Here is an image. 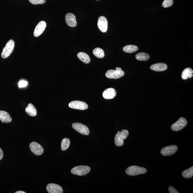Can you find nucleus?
<instances>
[{
  "label": "nucleus",
  "instance_id": "nucleus-1",
  "mask_svg": "<svg viewBox=\"0 0 193 193\" xmlns=\"http://www.w3.org/2000/svg\"><path fill=\"white\" fill-rule=\"evenodd\" d=\"M129 134L128 130H122L121 132L118 131L114 137L115 144L117 146H123L124 144V140L126 139Z\"/></svg>",
  "mask_w": 193,
  "mask_h": 193
},
{
  "label": "nucleus",
  "instance_id": "nucleus-2",
  "mask_svg": "<svg viewBox=\"0 0 193 193\" xmlns=\"http://www.w3.org/2000/svg\"><path fill=\"white\" fill-rule=\"evenodd\" d=\"M147 171L146 169L145 168L136 166H133L127 168L125 172L127 175L130 176H135L139 175L145 174L147 172Z\"/></svg>",
  "mask_w": 193,
  "mask_h": 193
},
{
  "label": "nucleus",
  "instance_id": "nucleus-3",
  "mask_svg": "<svg viewBox=\"0 0 193 193\" xmlns=\"http://www.w3.org/2000/svg\"><path fill=\"white\" fill-rule=\"evenodd\" d=\"M125 72L120 67H116V70H110L106 72V77L109 79H117L121 78L124 75Z\"/></svg>",
  "mask_w": 193,
  "mask_h": 193
},
{
  "label": "nucleus",
  "instance_id": "nucleus-4",
  "mask_svg": "<svg viewBox=\"0 0 193 193\" xmlns=\"http://www.w3.org/2000/svg\"><path fill=\"white\" fill-rule=\"evenodd\" d=\"M15 43L13 40H10L3 48L1 54V57L3 58H6L11 54L15 47Z\"/></svg>",
  "mask_w": 193,
  "mask_h": 193
},
{
  "label": "nucleus",
  "instance_id": "nucleus-5",
  "mask_svg": "<svg viewBox=\"0 0 193 193\" xmlns=\"http://www.w3.org/2000/svg\"><path fill=\"white\" fill-rule=\"evenodd\" d=\"M91 170V169L89 166H79L73 168L71 170V172L72 174L83 176L87 174Z\"/></svg>",
  "mask_w": 193,
  "mask_h": 193
},
{
  "label": "nucleus",
  "instance_id": "nucleus-6",
  "mask_svg": "<svg viewBox=\"0 0 193 193\" xmlns=\"http://www.w3.org/2000/svg\"><path fill=\"white\" fill-rule=\"evenodd\" d=\"M69 107L71 109L84 110L88 107V104L85 102L81 101H75L71 102L68 104Z\"/></svg>",
  "mask_w": 193,
  "mask_h": 193
},
{
  "label": "nucleus",
  "instance_id": "nucleus-7",
  "mask_svg": "<svg viewBox=\"0 0 193 193\" xmlns=\"http://www.w3.org/2000/svg\"><path fill=\"white\" fill-rule=\"evenodd\" d=\"M72 126L73 128L81 134L88 135L90 134L89 129L82 123H74L73 124Z\"/></svg>",
  "mask_w": 193,
  "mask_h": 193
},
{
  "label": "nucleus",
  "instance_id": "nucleus-8",
  "mask_svg": "<svg viewBox=\"0 0 193 193\" xmlns=\"http://www.w3.org/2000/svg\"><path fill=\"white\" fill-rule=\"evenodd\" d=\"M187 121L185 118L181 117L179 118L176 123L171 125V128L172 130L175 131L181 130L184 128L186 125Z\"/></svg>",
  "mask_w": 193,
  "mask_h": 193
},
{
  "label": "nucleus",
  "instance_id": "nucleus-9",
  "mask_svg": "<svg viewBox=\"0 0 193 193\" xmlns=\"http://www.w3.org/2000/svg\"><path fill=\"white\" fill-rule=\"evenodd\" d=\"M29 147L32 152L36 155L40 156L43 153V147L38 143L35 142H32L30 143Z\"/></svg>",
  "mask_w": 193,
  "mask_h": 193
},
{
  "label": "nucleus",
  "instance_id": "nucleus-10",
  "mask_svg": "<svg viewBox=\"0 0 193 193\" xmlns=\"http://www.w3.org/2000/svg\"><path fill=\"white\" fill-rule=\"evenodd\" d=\"M178 148L176 145H171L162 148L161 154L164 156H168L173 155L178 150Z\"/></svg>",
  "mask_w": 193,
  "mask_h": 193
},
{
  "label": "nucleus",
  "instance_id": "nucleus-11",
  "mask_svg": "<svg viewBox=\"0 0 193 193\" xmlns=\"http://www.w3.org/2000/svg\"><path fill=\"white\" fill-rule=\"evenodd\" d=\"M97 25L101 31L103 33L106 32L107 30L108 25V21L106 18L103 16L99 17Z\"/></svg>",
  "mask_w": 193,
  "mask_h": 193
},
{
  "label": "nucleus",
  "instance_id": "nucleus-12",
  "mask_svg": "<svg viewBox=\"0 0 193 193\" xmlns=\"http://www.w3.org/2000/svg\"><path fill=\"white\" fill-rule=\"evenodd\" d=\"M46 189L49 193H62L63 189L58 184L51 183L47 186Z\"/></svg>",
  "mask_w": 193,
  "mask_h": 193
},
{
  "label": "nucleus",
  "instance_id": "nucleus-13",
  "mask_svg": "<svg viewBox=\"0 0 193 193\" xmlns=\"http://www.w3.org/2000/svg\"><path fill=\"white\" fill-rule=\"evenodd\" d=\"M46 23L45 21H41L37 25L35 28L34 35L35 37H38L42 34L46 27Z\"/></svg>",
  "mask_w": 193,
  "mask_h": 193
},
{
  "label": "nucleus",
  "instance_id": "nucleus-14",
  "mask_svg": "<svg viewBox=\"0 0 193 193\" xmlns=\"http://www.w3.org/2000/svg\"><path fill=\"white\" fill-rule=\"evenodd\" d=\"M66 23L71 27H75L77 25L75 16L73 14L68 13L66 14L65 17Z\"/></svg>",
  "mask_w": 193,
  "mask_h": 193
},
{
  "label": "nucleus",
  "instance_id": "nucleus-15",
  "mask_svg": "<svg viewBox=\"0 0 193 193\" xmlns=\"http://www.w3.org/2000/svg\"><path fill=\"white\" fill-rule=\"evenodd\" d=\"M116 93V90L114 88H109L103 92V96L104 99L110 100L114 98Z\"/></svg>",
  "mask_w": 193,
  "mask_h": 193
},
{
  "label": "nucleus",
  "instance_id": "nucleus-16",
  "mask_svg": "<svg viewBox=\"0 0 193 193\" xmlns=\"http://www.w3.org/2000/svg\"><path fill=\"white\" fill-rule=\"evenodd\" d=\"M167 65L164 63H158L155 64L150 66L151 70L155 71H163L167 70Z\"/></svg>",
  "mask_w": 193,
  "mask_h": 193
},
{
  "label": "nucleus",
  "instance_id": "nucleus-17",
  "mask_svg": "<svg viewBox=\"0 0 193 193\" xmlns=\"http://www.w3.org/2000/svg\"><path fill=\"white\" fill-rule=\"evenodd\" d=\"M0 120L3 123H8L12 121V118L6 112L0 110Z\"/></svg>",
  "mask_w": 193,
  "mask_h": 193
},
{
  "label": "nucleus",
  "instance_id": "nucleus-18",
  "mask_svg": "<svg viewBox=\"0 0 193 193\" xmlns=\"http://www.w3.org/2000/svg\"><path fill=\"white\" fill-rule=\"evenodd\" d=\"M25 111L26 113L30 116L35 117L37 114V109L32 103L28 104L27 107L26 108Z\"/></svg>",
  "mask_w": 193,
  "mask_h": 193
},
{
  "label": "nucleus",
  "instance_id": "nucleus-19",
  "mask_svg": "<svg viewBox=\"0 0 193 193\" xmlns=\"http://www.w3.org/2000/svg\"><path fill=\"white\" fill-rule=\"evenodd\" d=\"M193 71L190 68H187L184 69L181 74V78L184 80L191 78L193 76Z\"/></svg>",
  "mask_w": 193,
  "mask_h": 193
},
{
  "label": "nucleus",
  "instance_id": "nucleus-20",
  "mask_svg": "<svg viewBox=\"0 0 193 193\" xmlns=\"http://www.w3.org/2000/svg\"><path fill=\"white\" fill-rule=\"evenodd\" d=\"M77 57L81 61L85 63H89L91 61V59L89 56L85 53L79 52L77 54Z\"/></svg>",
  "mask_w": 193,
  "mask_h": 193
},
{
  "label": "nucleus",
  "instance_id": "nucleus-21",
  "mask_svg": "<svg viewBox=\"0 0 193 193\" xmlns=\"http://www.w3.org/2000/svg\"><path fill=\"white\" fill-rule=\"evenodd\" d=\"M139 49L137 46L133 45H129L123 47V50L125 52L132 54L136 52Z\"/></svg>",
  "mask_w": 193,
  "mask_h": 193
},
{
  "label": "nucleus",
  "instance_id": "nucleus-22",
  "mask_svg": "<svg viewBox=\"0 0 193 193\" xmlns=\"http://www.w3.org/2000/svg\"><path fill=\"white\" fill-rule=\"evenodd\" d=\"M150 57L149 54L144 52H140L136 55V59L139 61H146L149 59Z\"/></svg>",
  "mask_w": 193,
  "mask_h": 193
},
{
  "label": "nucleus",
  "instance_id": "nucleus-23",
  "mask_svg": "<svg viewBox=\"0 0 193 193\" xmlns=\"http://www.w3.org/2000/svg\"><path fill=\"white\" fill-rule=\"evenodd\" d=\"M93 53L96 57L98 58H103L105 56L104 51L100 48H95L93 50Z\"/></svg>",
  "mask_w": 193,
  "mask_h": 193
},
{
  "label": "nucleus",
  "instance_id": "nucleus-24",
  "mask_svg": "<svg viewBox=\"0 0 193 193\" xmlns=\"http://www.w3.org/2000/svg\"><path fill=\"white\" fill-rule=\"evenodd\" d=\"M182 176L183 178H192L193 176V167L189 168L182 173Z\"/></svg>",
  "mask_w": 193,
  "mask_h": 193
},
{
  "label": "nucleus",
  "instance_id": "nucleus-25",
  "mask_svg": "<svg viewBox=\"0 0 193 193\" xmlns=\"http://www.w3.org/2000/svg\"><path fill=\"white\" fill-rule=\"evenodd\" d=\"M70 144V141L68 138H65L61 142V150L63 151L66 150L69 148Z\"/></svg>",
  "mask_w": 193,
  "mask_h": 193
},
{
  "label": "nucleus",
  "instance_id": "nucleus-26",
  "mask_svg": "<svg viewBox=\"0 0 193 193\" xmlns=\"http://www.w3.org/2000/svg\"><path fill=\"white\" fill-rule=\"evenodd\" d=\"M173 0H164L162 3V6L164 8H168L172 6Z\"/></svg>",
  "mask_w": 193,
  "mask_h": 193
},
{
  "label": "nucleus",
  "instance_id": "nucleus-27",
  "mask_svg": "<svg viewBox=\"0 0 193 193\" xmlns=\"http://www.w3.org/2000/svg\"><path fill=\"white\" fill-rule=\"evenodd\" d=\"M30 3L34 5L43 4L45 2V0H29Z\"/></svg>",
  "mask_w": 193,
  "mask_h": 193
},
{
  "label": "nucleus",
  "instance_id": "nucleus-28",
  "mask_svg": "<svg viewBox=\"0 0 193 193\" xmlns=\"http://www.w3.org/2000/svg\"><path fill=\"white\" fill-rule=\"evenodd\" d=\"M27 85L28 82L25 81H21L18 83V86L20 88L26 87Z\"/></svg>",
  "mask_w": 193,
  "mask_h": 193
},
{
  "label": "nucleus",
  "instance_id": "nucleus-29",
  "mask_svg": "<svg viewBox=\"0 0 193 193\" xmlns=\"http://www.w3.org/2000/svg\"><path fill=\"white\" fill-rule=\"evenodd\" d=\"M169 191L170 193H178V191L172 186H170L169 188Z\"/></svg>",
  "mask_w": 193,
  "mask_h": 193
},
{
  "label": "nucleus",
  "instance_id": "nucleus-30",
  "mask_svg": "<svg viewBox=\"0 0 193 193\" xmlns=\"http://www.w3.org/2000/svg\"><path fill=\"white\" fill-rule=\"evenodd\" d=\"M3 157V150L0 148V160L2 159Z\"/></svg>",
  "mask_w": 193,
  "mask_h": 193
},
{
  "label": "nucleus",
  "instance_id": "nucleus-31",
  "mask_svg": "<svg viewBox=\"0 0 193 193\" xmlns=\"http://www.w3.org/2000/svg\"><path fill=\"white\" fill-rule=\"evenodd\" d=\"M15 193H26V192H24V191H16V192H15Z\"/></svg>",
  "mask_w": 193,
  "mask_h": 193
},
{
  "label": "nucleus",
  "instance_id": "nucleus-32",
  "mask_svg": "<svg viewBox=\"0 0 193 193\" xmlns=\"http://www.w3.org/2000/svg\"><path fill=\"white\" fill-rule=\"evenodd\" d=\"M97 1H98V0H97Z\"/></svg>",
  "mask_w": 193,
  "mask_h": 193
}]
</instances>
